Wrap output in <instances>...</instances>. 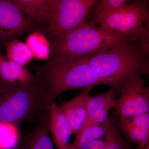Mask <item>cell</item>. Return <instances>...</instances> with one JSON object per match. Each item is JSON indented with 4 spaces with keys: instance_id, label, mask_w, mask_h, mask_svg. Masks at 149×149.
<instances>
[{
    "instance_id": "10",
    "label": "cell",
    "mask_w": 149,
    "mask_h": 149,
    "mask_svg": "<svg viewBox=\"0 0 149 149\" xmlns=\"http://www.w3.org/2000/svg\"><path fill=\"white\" fill-rule=\"evenodd\" d=\"M13 1L20 8L31 22L34 29L36 25L48 32L52 17V0H13Z\"/></svg>"
},
{
    "instance_id": "2",
    "label": "cell",
    "mask_w": 149,
    "mask_h": 149,
    "mask_svg": "<svg viewBox=\"0 0 149 149\" xmlns=\"http://www.w3.org/2000/svg\"><path fill=\"white\" fill-rule=\"evenodd\" d=\"M32 82L10 85L0 82V123L19 125L24 121L36 122L47 111L51 103L45 83L36 74Z\"/></svg>"
},
{
    "instance_id": "23",
    "label": "cell",
    "mask_w": 149,
    "mask_h": 149,
    "mask_svg": "<svg viewBox=\"0 0 149 149\" xmlns=\"http://www.w3.org/2000/svg\"><path fill=\"white\" fill-rule=\"evenodd\" d=\"M1 52H0V56H1Z\"/></svg>"
},
{
    "instance_id": "21",
    "label": "cell",
    "mask_w": 149,
    "mask_h": 149,
    "mask_svg": "<svg viewBox=\"0 0 149 149\" xmlns=\"http://www.w3.org/2000/svg\"><path fill=\"white\" fill-rule=\"evenodd\" d=\"M106 143L103 149H131L128 142L120 135L113 122L106 134Z\"/></svg>"
},
{
    "instance_id": "7",
    "label": "cell",
    "mask_w": 149,
    "mask_h": 149,
    "mask_svg": "<svg viewBox=\"0 0 149 149\" xmlns=\"http://www.w3.org/2000/svg\"><path fill=\"white\" fill-rule=\"evenodd\" d=\"M139 74H130L121 84L114 107L121 117L149 112V89Z\"/></svg>"
},
{
    "instance_id": "17",
    "label": "cell",
    "mask_w": 149,
    "mask_h": 149,
    "mask_svg": "<svg viewBox=\"0 0 149 149\" xmlns=\"http://www.w3.org/2000/svg\"><path fill=\"white\" fill-rule=\"evenodd\" d=\"M6 51V58L10 61L25 66L33 58L32 52L26 43L14 39L4 45Z\"/></svg>"
},
{
    "instance_id": "3",
    "label": "cell",
    "mask_w": 149,
    "mask_h": 149,
    "mask_svg": "<svg viewBox=\"0 0 149 149\" xmlns=\"http://www.w3.org/2000/svg\"><path fill=\"white\" fill-rule=\"evenodd\" d=\"M36 74L45 81L51 103L66 91L104 85L83 57L51 58L45 64L38 68Z\"/></svg>"
},
{
    "instance_id": "4",
    "label": "cell",
    "mask_w": 149,
    "mask_h": 149,
    "mask_svg": "<svg viewBox=\"0 0 149 149\" xmlns=\"http://www.w3.org/2000/svg\"><path fill=\"white\" fill-rule=\"evenodd\" d=\"M124 41L86 19L64 37L51 44L50 58L81 57Z\"/></svg>"
},
{
    "instance_id": "24",
    "label": "cell",
    "mask_w": 149,
    "mask_h": 149,
    "mask_svg": "<svg viewBox=\"0 0 149 149\" xmlns=\"http://www.w3.org/2000/svg\"><path fill=\"white\" fill-rule=\"evenodd\" d=\"M137 149H139V148H137Z\"/></svg>"
},
{
    "instance_id": "22",
    "label": "cell",
    "mask_w": 149,
    "mask_h": 149,
    "mask_svg": "<svg viewBox=\"0 0 149 149\" xmlns=\"http://www.w3.org/2000/svg\"><path fill=\"white\" fill-rule=\"evenodd\" d=\"M120 121L135 127L149 130V112L126 117L120 116Z\"/></svg>"
},
{
    "instance_id": "8",
    "label": "cell",
    "mask_w": 149,
    "mask_h": 149,
    "mask_svg": "<svg viewBox=\"0 0 149 149\" xmlns=\"http://www.w3.org/2000/svg\"><path fill=\"white\" fill-rule=\"evenodd\" d=\"M33 31L32 23L13 0H0V44L5 45Z\"/></svg>"
},
{
    "instance_id": "18",
    "label": "cell",
    "mask_w": 149,
    "mask_h": 149,
    "mask_svg": "<svg viewBox=\"0 0 149 149\" xmlns=\"http://www.w3.org/2000/svg\"><path fill=\"white\" fill-rule=\"evenodd\" d=\"M19 125L0 123V149H15L21 136Z\"/></svg>"
},
{
    "instance_id": "1",
    "label": "cell",
    "mask_w": 149,
    "mask_h": 149,
    "mask_svg": "<svg viewBox=\"0 0 149 149\" xmlns=\"http://www.w3.org/2000/svg\"><path fill=\"white\" fill-rule=\"evenodd\" d=\"M133 42L122 41L83 56L104 85L119 90L130 74L147 73L145 54Z\"/></svg>"
},
{
    "instance_id": "20",
    "label": "cell",
    "mask_w": 149,
    "mask_h": 149,
    "mask_svg": "<svg viewBox=\"0 0 149 149\" xmlns=\"http://www.w3.org/2000/svg\"><path fill=\"white\" fill-rule=\"evenodd\" d=\"M119 124L129 141L138 144V148H143L149 144V130L132 126L121 121Z\"/></svg>"
},
{
    "instance_id": "9",
    "label": "cell",
    "mask_w": 149,
    "mask_h": 149,
    "mask_svg": "<svg viewBox=\"0 0 149 149\" xmlns=\"http://www.w3.org/2000/svg\"><path fill=\"white\" fill-rule=\"evenodd\" d=\"M93 86L86 87L73 98L62 101L58 106L63 112L71 128L72 134L76 135L85 125L88 117L87 104Z\"/></svg>"
},
{
    "instance_id": "6",
    "label": "cell",
    "mask_w": 149,
    "mask_h": 149,
    "mask_svg": "<svg viewBox=\"0 0 149 149\" xmlns=\"http://www.w3.org/2000/svg\"><path fill=\"white\" fill-rule=\"evenodd\" d=\"M97 0H52L50 24L48 29L51 44L78 27L88 18Z\"/></svg>"
},
{
    "instance_id": "16",
    "label": "cell",
    "mask_w": 149,
    "mask_h": 149,
    "mask_svg": "<svg viewBox=\"0 0 149 149\" xmlns=\"http://www.w3.org/2000/svg\"><path fill=\"white\" fill-rule=\"evenodd\" d=\"M25 43L32 52L33 58L39 60L47 61L51 55V43L45 34L33 32L26 39Z\"/></svg>"
},
{
    "instance_id": "13",
    "label": "cell",
    "mask_w": 149,
    "mask_h": 149,
    "mask_svg": "<svg viewBox=\"0 0 149 149\" xmlns=\"http://www.w3.org/2000/svg\"><path fill=\"white\" fill-rule=\"evenodd\" d=\"M31 132L21 137L15 149H54L48 125V110L35 122Z\"/></svg>"
},
{
    "instance_id": "11",
    "label": "cell",
    "mask_w": 149,
    "mask_h": 149,
    "mask_svg": "<svg viewBox=\"0 0 149 149\" xmlns=\"http://www.w3.org/2000/svg\"><path fill=\"white\" fill-rule=\"evenodd\" d=\"M48 125L49 132L58 149H70L69 140L71 128L66 117L55 101L48 109Z\"/></svg>"
},
{
    "instance_id": "5",
    "label": "cell",
    "mask_w": 149,
    "mask_h": 149,
    "mask_svg": "<svg viewBox=\"0 0 149 149\" xmlns=\"http://www.w3.org/2000/svg\"><path fill=\"white\" fill-rule=\"evenodd\" d=\"M148 3L147 1H136L117 11L91 21L125 41L134 42L149 35Z\"/></svg>"
},
{
    "instance_id": "19",
    "label": "cell",
    "mask_w": 149,
    "mask_h": 149,
    "mask_svg": "<svg viewBox=\"0 0 149 149\" xmlns=\"http://www.w3.org/2000/svg\"><path fill=\"white\" fill-rule=\"evenodd\" d=\"M127 2L125 0L98 1L91 9L87 19L99 18L117 11L127 5Z\"/></svg>"
},
{
    "instance_id": "12",
    "label": "cell",
    "mask_w": 149,
    "mask_h": 149,
    "mask_svg": "<svg viewBox=\"0 0 149 149\" xmlns=\"http://www.w3.org/2000/svg\"><path fill=\"white\" fill-rule=\"evenodd\" d=\"M115 96L116 91L113 88L104 94L91 96L87 104L88 117L82 129L89 125L103 124L109 121V111L114 107Z\"/></svg>"
},
{
    "instance_id": "14",
    "label": "cell",
    "mask_w": 149,
    "mask_h": 149,
    "mask_svg": "<svg viewBox=\"0 0 149 149\" xmlns=\"http://www.w3.org/2000/svg\"><path fill=\"white\" fill-rule=\"evenodd\" d=\"M36 76L29 70L0 56V82L10 85H20L32 82Z\"/></svg>"
},
{
    "instance_id": "15",
    "label": "cell",
    "mask_w": 149,
    "mask_h": 149,
    "mask_svg": "<svg viewBox=\"0 0 149 149\" xmlns=\"http://www.w3.org/2000/svg\"><path fill=\"white\" fill-rule=\"evenodd\" d=\"M112 122L109 120L103 124L89 125L81 129L70 144V149H88L95 141L106 136Z\"/></svg>"
}]
</instances>
